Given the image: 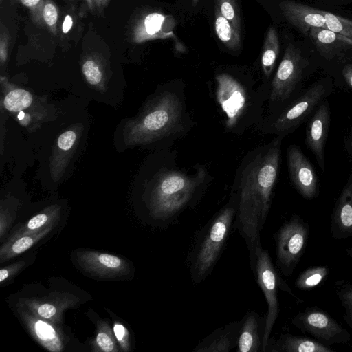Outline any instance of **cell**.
<instances>
[{
	"label": "cell",
	"mask_w": 352,
	"mask_h": 352,
	"mask_svg": "<svg viewBox=\"0 0 352 352\" xmlns=\"http://www.w3.org/2000/svg\"><path fill=\"white\" fill-rule=\"evenodd\" d=\"M283 136L250 151L242 160L232 191L238 198L235 223L248 246L254 271L260 234L267 219L280 162Z\"/></svg>",
	"instance_id": "6da1fadb"
},
{
	"label": "cell",
	"mask_w": 352,
	"mask_h": 352,
	"mask_svg": "<svg viewBox=\"0 0 352 352\" xmlns=\"http://www.w3.org/2000/svg\"><path fill=\"white\" fill-rule=\"evenodd\" d=\"M192 125L184 87L167 85L160 88L138 117L129 122L126 140L130 145L175 140L185 135Z\"/></svg>",
	"instance_id": "7a4b0ae2"
},
{
	"label": "cell",
	"mask_w": 352,
	"mask_h": 352,
	"mask_svg": "<svg viewBox=\"0 0 352 352\" xmlns=\"http://www.w3.org/2000/svg\"><path fill=\"white\" fill-rule=\"evenodd\" d=\"M215 82V98L225 115L227 132L242 135L261 122L264 118L263 105L269 97L270 83L257 85L225 72L217 74Z\"/></svg>",
	"instance_id": "3957f363"
},
{
	"label": "cell",
	"mask_w": 352,
	"mask_h": 352,
	"mask_svg": "<svg viewBox=\"0 0 352 352\" xmlns=\"http://www.w3.org/2000/svg\"><path fill=\"white\" fill-rule=\"evenodd\" d=\"M162 168L151 182L148 206L151 217L160 221H172L195 202L206 188L210 178L203 166L188 174L173 166Z\"/></svg>",
	"instance_id": "277c9868"
},
{
	"label": "cell",
	"mask_w": 352,
	"mask_h": 352,
	"mask_svg": "<svg viewBox=\"0 0 352 352\" xmlns=\"http://www.w3.org/2000/svg\"><path fill=\"white\" fill-rule=\"evenodd\" d=\"M237 207V195L232 191L228 203L199 232L188 257L190 275L195 283L204 281L216 265L228 239Z\"/></svg>",
	"instance_id": "5b68a950"
},
{
	"label": "cell",
	"mask_w": 352,
	"mask_h": 352,
	"mask_svg": "<svg viewBox=\"0 0 352 352\" xmlns=\"http://www.w3.org/2000/svg\"><path fill=\"white\" fill-rule=\"evenodd\" d=\"M330 80L317 81L275 113L267 114L256 126L260 132L285 137L314 113L332 92Z\"/></svg>",
	"instance_id": "8992f818"
},
{
	"label": "cell",
	"mask_w": 352,
	"mask_h": 352,
	"mask_svg": "<svg viewBox=\"0 0 352 352\" xmlns=\"http://www.w3.org/2000/svg\"><path fill=\"white\" fill-rule=\"evenodd\" d=\"M307 60L292 44L287 45L284 56L270 83L267 113H273L298 95Z\"/></svg>",
	"instance_id": "52a82bcc"
},
{
	"label": "cell",
	"mask_w": 352,
	"mask_h": 352,
	"mask_svg": "<svg viewBox=\"0 0 352 352\" xmlns=\"http://www.w3.org/2000/svg\"><path fill=\"white\" fill-rule=\"evenodd\" d=\"M253 272L256 276L258 285L263 292L267 305L262 338V352H265L270 334L280 311L277 296L278 288L289 293L297 299L298 298L278 275L268 251L263 249L262 246H259L256 251Z\"/></svg>",
	"instance_id": "ba28073f"
},
{
	"label": "cell",
	"mask_w": 352,
	"mask_h": 352,
	"mask_svg": "<svg viewBox=\"0 0 352 352\" xmlns=\"http://www.w3.org/2000/svg\"><path fill=\"white\" fill-rule=\"evenodd\" d=\"M309 232V223L298 214L292 215L278 230L275 236L276 264L285 276H292L296 268Z\"/></svg>",
	"instance_id": "9c48e42d"
},
{
	"label": "cell",
	"mask_w": 352,
	"mask_h": 352,
	"mask_svg": "<svg viewBox=\"0 0 352 352\" xmlns=\"http://www.w3.org/2000/svg\"><path fill=\"white\" fill-rule=\"evenodd\" d=\"M292 324L327 346L346 344L351 340V334L346 329L318 307H307L298 312L292 318Z\"/></svg>",
	"instance_id": "30bf717a"
},
{
	"label": "cell",
	"mask_w": 352,
	"mask_h": 352,
	"mask_svg": "<svg viewBox=\"0 0 352 352\" xmlns=\"http://www.w3.org/2000/svg\"><path fill=\"white\" fill-rule=\"evenodd\" d=\"M287 163L291 182L298 192L308 200L317 197L318 182L316 173L298 146L292 144L287 148Z\"/></svg>",
	"instance_id": "8fae6325"
},
{
	"label": "cell",
	"mask_w": 352,
	"mask_h": 352,
	"mask_svg": "<svg viewBox=\"0 0 352 352\" xmlns=\"http://www.w3.org/2000/svg\"><path fill=\"white\" fill-rule=\"evenodd\" d=\"M76 260L85 272L94 277L118 278L130 272V265L126 260L105 252L78 251Z\"/></svg>",
	"instance_id": "7c38bea8"
},
{
	"label": "cell",
	"mask_w": 352,
	"mask_h": 352,
	"mask_svg": "<svg viewBox=\"0 0 352 352\" xmlns=\"http://www.w3.org/2000/svg\"><path fill=\"white\" fill-rule=\"evenodd\" d=\"M330 126V108L324 100L309 118L306 126L305 143L321 170L325 168L324 149Z\"/></svg>",
	"instance_id": "4fadbf2b"
},
{
	"label": "cell",
	"mask_w": 352,
	"mask_h": 352,
	"mask_svg": "<svg viewBox=\"0 0 352 352\" xmlns=\"http://www.w3.org/2000/svg\"><path fill=\"white\" fill-rule=\"evenodd\" d=\"M18 312L30 334L41 345L52 352L63 351V336L55 324L36 317L20 302Z\"/></svg>",
	"instance_id": "5bb4252c"
},
{
	"label": "cell",
	"mask_w": 352,
	"mask_h": 352,
	"mask_svg": "<svg viewBox=\"0 0 352 352\" xmlns=\"http://www.w3.org/2000/svg\"><path fill=\"white\" fill-rule=\"evenodd\" d=\"M330 230L336 239L352 237V173L336 201L331 216Z\"/></svg>",
	"instance_id": "9a60e30c"
},
{
	"label": "cell",
	"mask_w": 352,
	"mask_h": 352,
	"mask_svg": "<svg viewBox=\"0 0 352 352\" xmlns=\"http://www.w3.org/2000/svg\"><path fill=\"white\" fill-rule=\"evenodd\" d=\"M279 8L288 22L304 34L314 28L327 29L326 20L318 9L289 0L281 1Z\"/></svg>",
	"instance_id": "2e32d148"
},
{
	"label": "cell",
	"mask_w": 352,
	"mask_h": 352,
	"mask_svg": "<svg viewBox=\"0 0 352 352\" xmlns=\"http://www.w3.org/2000/svg\"><path fill=\"white\" fill-rule=\"evenodd\" d=\"M76 302L75 296L69 294H59L45 300H23L20 303L36 317L59 324L64 311L74 307Z\"/></svg>",
	"instance_id": "e0dca14e"
},
{
	"label": "cell",
	"mask_w": 352,
	"mask_h": 352,
	"mask_svg": "<svg viewBox=\"0 0 352 352\" xmlns=\"http://www.w3.org/2000/svg\"><path fill=\"white\" fill-rule=\"evenodd\" d=\"M242 324L232 322L215 329L206 336L193 349V352H228L236 347Z\"/></svg>",
	"instance_id": "ac0fdd59"
},
{
	"label": "cell",
	"mask_w": 352,
	"mask_h": 352,
	"mask_svg": "<svg viewBox=\"0 0 352 352\" xmlns=\"http://www.w3.org/2000/svg\"><path fill=\"white\" fill-rule=\"evenodd\" d=\"M265 318H261L255 311L248 312L242 319L238 342L237 352L262 351V338Z\"/></svg>",
	"instance_id": "d6986e66"
},
{
	"label": "cell",
	"mask_w": 352,
	"mask_h": 352,
	"mask_svg": "<svg viewBox=\"0 0 352 352\" xmlns=\"http://www.w3.org/2000/svg\"><path fill=\"white\" fill-rule=\"evenodd\" d=\"M309 36L318 52L327 59L352 47V39L329 29L311 28Z\"/></svg>",
	"instance_id": "ffe728a7"
},
{
	"label": "cell",
	"mask_w": 352,
	"mask_h": 352,
	"mask_svg": "<svg viewBox=\"0 0 352 352\" xmlns=\"http://www.w3.org/2000/svg\"><path fill=\"white\" fill-rule=\"evenodd\" d=\"M271 352H334L316 340L289 333L282 334L274 341L269 340L266 351Z\"/></svg>",
	"instance_id": "44dd1931"
},
{
	"label": "cell",
	"mask_w": 352,
	"mask_h": 352,
	"mask_svg": "<svg viewBox=\"0 0 352 352\" xmlns=\"http://www.w3.org/2000/svg\"><path fill=\"white\" fill-rule=\"evenodd\" d=\"M50 226L39 231L21 235H12L0 248V263L23 253L45 237L54 227Z\"/></svg>",
	"instance_id": "7402d4cb"
},
{
	"label": "cell",
	"mask_w": 352,
	"mask_h": 352,
	"mask_svg": "<svg viewBox=\"0 0 352 352\" xmlns=\"http://www.w3.org/2000/svg\"><path fill=\"white\" fill-rule=\"evenodd\" d=\"M166 17L157 12L146 15L136 26L134 30L135 42H143L157 38L168 37L170 33L162 32Z\"/></svg>",
	"instance_id": "603a6c76"
},
{
	"label": "cell",
	"mask_w": 352,
	"mask_h": 352,
	"mask_svg": "<svg viewBox=\"0 0 352 352\" xmlns=\"http://www.w3.org/2000/svg\"><path fill=\"white\" fill-rule=\"evenodd\" d=\"M60 210L58 206H52L44 209L20 226L12 235L30 234L56 225L60 217Z\"/></svg>",
	"instance_id": "cb8c5ba5"
},
{
	"label": "cell",
	"mask_w": 352,
	"mask_h": 352,
	"mask_svg": "<svg viewBox=\"0 0 352 352\" xmlns=\"http://www.w3.org/2000/svg\"><path fill=\"white\" fill-rule=\"evenodd\" d=\"M279 49L277 32L274 27H270L265 36L261 56L262 70L266 82L270 83L268 80L274 69Z\"/></svg>",
	"instance_id": "d4e9b609"
},
{
	"label": "cell",
	"mask_w": 352,
	"mask_h": 352,
	"mask_svg": "<svg viewBox=\"0 0 352 352\" xmlns=\"http://www.w3.org/2000/svg\"><path fill=\"white\" fill-rule=\"evenodd\" d=\"M214 29L221 41L232 51L241 47V32L215 9Z\"/></svg>",
	"instance_id": "484cf974"
},
{
	"label": "cell",
	"mask_w": 352,
	"mask_h": 352,
	"mask_svg": "<svg viewBox=\"0 0 352 352\" xmlns=\"http://www.w3.org/2000/svg\"><path fill=\"white\" fill-rule=\"evenodd\" d=\"M78 138L76 130L69 129L60 135L57 140V148L55 158L53 161L55 173L60 171L62 164L66 162L67 155L72 153Z\"/></svg>",
	"instance_id": "4316f807"
},
{
	"label": "cell",
	"mask_w": 352,
	"mask_h": 352,
	"mask_svg": "<svg viewBox=\"0 0 352 352\" xmlns=\"http://www.w3.org/2000/svg\"><path fill=\"white\" fill-rule=\"evenodd\" d=\"M115 338L113 331L111 330L108 323L104 321L99 322L96 336L94 340L93 350L103 352L119 351Z\"/></svg>",
	"instance_id": "83f0119b"
},
{
	"label": "cell",
	"mask_w": 352,
	"mask_h": 352,
	"mask_svg": "<svg viewBox=\"0 0 352 352\" xmlns=\"http://www.w3.org/2000/svg\"><path fill=\"white\" fill-rule=\"evenodd\" d=\"M329 269L326 266H317L306 269L296 278L294 285L300 289H309L320 285L327 276Z\"/></svg>",
	"instance_id": "f1b7e54d"
},
{
	"label": "cell",
	"mask_w": 352,
	"mask_h": 352,
	"mask_svg": "<svg viewBox=\"0 0 352 352\" xmlns=\"http://www.w3.org/2000/svg\"><path fill=\"white\" fill-rule=\"evenodd\" d=\"M33 102L32 95L27 90L16 89L5 96V108L11 112H19L29 107Z\"/></svg>",
	"instance_id": "f546056e"
},
{
	"label": "cell",
	"mask_w": 352,
	"mask_h": 352,
	"mask_svg": "<svg viewBox=\"0 0 352 352\" xmlns=\"http://www.w3.org/2000/svg\"><path fill=\"white\" fill-rule=\"evenodd\" d=\"M338 298L344 308V320L352 329V280H339L336 284Z\"/></svg>",
	"instance_id": "4dcf8cb0"
},
{
	"label": "cell",
	"mask_w": 352,
	"mask_h": 352,
	"mask_svg": "<svg viewBox=\"0 0 352 352\" xmlns=\"http://www.w3.org/2000/svg\"><path fill=\"white\" fill-rule=\"evenodd\" d=\"M324 17L327 29L342 34L352 39V21L342 16L333 14L327 11L318 10Z\"/></svg>",
	"instance_id": "1f68e13d"
},
{
	"label": "cell",
	"mask_w": 352,
	"mask_h": 352,
	"mask_svg": "<svg viewBox=\"0 0 352 352\" xmlns=\"http://www.w3.org/2000/svg\"><path fill=\"white\" fill-rule=\"evenodd\" d=\"M215 9L241 32V19L236 0H215Z\"/></svg>",
	"instance_id": "d6a6232c"
},
{
	"label": "cell",
	"mask_w": 352,
	"mask_h": 352,
	"mask_svg": "<svg viewBox=\"0 0 352 352\" xmlns=\"http://www.w3.org/2000/svg\"><path fill=\"white\" fill-rule=\"evenodd\" d=\"M82 74L87 82L99 86L103 80V72L99 63L93 58H87L82 66Z\"/></svg>",
	"instance_id": "836d02e7"
},
{
	"label": "cell",
	"mask_w": 352,
	"mask_h": 352,
	"mask_svg": "<svg viewBox=\"0 0 352 352\" xmlns=\"http://www.w3.org/2000/svg\"><path fill=\"white\" fill-rule=\"evenodd\" d=\"M58 11L56 4L51 0H45L43 8V19L49 30L56 34Z\"/></svg>",
	"instance_id": "e575fe53"
},
{
	"label": "cell",
	"mask_w": 352,
	"mask_h": 352,
	"mask_svg": "<svg viewBox=\"0 0 352 352\" xmlns=\"http://www.w3.org/2000/svg\"><path fill=\"white\" fill-rule=\"evenodd\" d=\"M21 3L26 7L30 13L32 21L37 25H42L44 23L43 19V8L45 0H12Z\"/></svg>",
	"instance_id": "d590c367"
},
{
	"label": "cell",
	"mask_w": 352,
	"mask_h": 352,
	"mask_svg": "<svg viewBox=\"0 0 352 352\" xmlns=\"http://www.w3.org/2000/svg\"><path fill=\"white\" fill-rule=\"evenodd\" d=\"M113 331L117 341L124 351L130 350L129 333L126 327L121 322H115Z\"/></svg>",
	"instance_id": "8d00e7d4"
},
{
	"label": "cell",
	"mask_w": 352,
	"mask_h": 352,
	"mask_svg": "<svg viewBox=\"0 0 352 352\" xmlns=\"http://www.w3.org/2000/svg\"><path fill=\"white\" fill-rule=\"evenodd\" d=\"M25 264V261H21L1 268L0 270V283L2 284L16 275L24 267Z\"/></svg>",
	"instance_id": "74e56055"
},
{
	"label": "cell",
	"mask_w": 352,
	"mask_h": 352,
	"mask_svg": "<svg viewBox=\"0 0 352 352\" xmlns=\"http://www.w3.org/2000/svg\"><path fill=\"white\" fill-rule=\"evenodd\" d=\"M8 34L6 28L1 24L0 36V59L3 65L7 60L8 47Z\"/></svg>",
	"instance_id": "f35d334b"
},
{
	"label": "cell",
	"mask_w": 352,
	"mask_h": 352,
	"mask_svg": "<svg viewBox=\"0 0 352 352\" xmlns=\"http://www.w3.org/2000/svg\"><path fill=\"white\" fill-rule=\"evenodd\" d=\"M88 8L92 12L100 11L104 8L110 0H85Z\"/></svg>",
	"instance_id": "ab89813d"
},
{
	"label": "cell",
	"mask_w": 352,
	"mask_h": 352,
	"mask_svg": "<svg viewBox=\"0 0 352 352\" xmlns=\"http://www.w3.org/2000/svg\"><path fill=\"white\" fill-rule=\"evenodd\" d=\"M10 218L8 215L7 212L1 209L0 213V236L1 238L3 236L4 234H6L8 227L10 226Z\"/></svg>",
	"instance_id": "60d3db41"
},
{
	"label": "cell",
	"mask_w": 352,
	"mask_h": 352,
	"mask_svg": "<svg viewBox=\"0 0 352 352\" xmlns=\"http://www.w3.org/2000/svg\"><path fill=\"white\" fill-rule=\"evenodd\" d=\"M342 74L347 85L352 88V64L345 65Z\"/></svg>",
	"instance_id": "b9f144b4"
},
{
	"label": "cell",
	"mask_w": 352,
	"mask_h": 352,
	"mask_svg": "<svg viewBox=\"0 0 352 352\" xmlns=\"http://www.w3.org/2000/svg\"><path fill=\"white\" fill-rule=\"evenodd\" d=\"M73 25V19L72 16L69 14H67L65 16L63 25H62V30L64 34H67L71 30Z\"/></svg>",
	"instance_id": "7bdbcfd3"
},
{
	"label": "cell",
	"mask_w": 352,
	"mask_h": 352,
	"mask_svg": "<svg viewBox=\"0 0 352 352\" xmlns=\"http://www.w3.org/2000/svg\"><path fill=\"white\" fill-rule=\"evenodd\" d=\"M346 254L352 258V248H348L346 250Z\"/></svg>",
	"instance_id": "ee69618b"
},
{
	"label": "cell",
	"mask_w": 352,
	"mask_h": 352,
	"mask_svg": "<svg viewBox=\"0 0 352 352\" xmlns=\"http://www.w3.org/2000/svg\"><path fill=\"white\" fill-rule=\"evenodd\" d=\"M350 146H351V153H352V131H351V139H350Z\"/></svg>",
	"instance_id": "f6af8a7d"
},
{
	"label": "cell",
	"mask_w": 352,
	"mask_h": 352,
	"mask_svg": "<svg viewBox=\"0 0 352 352\" xmlns=\"http://www.w3.org/2000/svg\"><path fill=\"white\" fill-rule=\"evenodd\" d=\"M199 0H192V3L194 6H195Z\"/></svg>",
	"instance_id": "bcb514c9"
}]
</instances>
